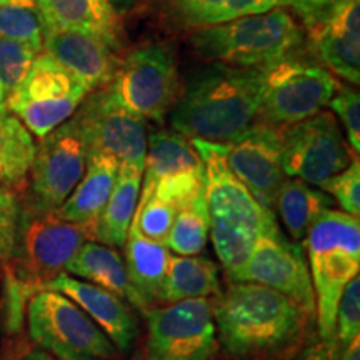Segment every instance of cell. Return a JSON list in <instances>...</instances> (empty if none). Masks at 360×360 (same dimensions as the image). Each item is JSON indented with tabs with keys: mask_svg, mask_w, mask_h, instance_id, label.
<instances>
[{
	"mask_svg": "<svg viewBox=\"0 0 360 360\" xmlns=\"http://www.w3.org/2000/svg\"><path fill=\"white\" fill-rule=\"evenodd\" d=\"M39 53L30 45L0 37V84L6 97L25 79Z\"/></svg>",
	"mask_w": 360,
	"mask_h": 360,
	"instance_id": "cell-33",
	"label": "cell"
},
{
	"mask_svg": "<svg viewBox=\"0 0 360 360\" xmlns=\"http://www.w3.org/2000/svg\"><path fill=\"white\" fill-rule=\"evenodd\" d=\"M89 162V147L74 117L40 139L29 177L30 209L53 212L80 182Z\"/></svg>",
	"mask_w": 360,
	"mask_h": 360,
	"instance_id": "cell-13",
	"label": "cell"
},
{
	"mask_svg": "<svg viewBox=\"0 0 360 360\" xmlns=\"http://www.w3.org/2000/svg\"><path fill=\"white\" fill-rule=\"evenodd\" d=\"M0 37L27 44L37 52L44 49V32L35 4L0 6Z\"/></svg>",
	"mask_w": 360,
	"mask_h": 360,
	"instance_id": "cell-31",
	"label": "cell"
},
{
	"mask_svg": "<svg viewBox=\"0 0 360 360\" xmlns=\"http://www.w3.org/2000/svg\"><path fill=\"white\" fill-rule=\"evenodd\" d=\"M347 146L332 112H319L297 124L282 125V167L285 177L322 187L357 155Z\"/></svg>",
	"mask_w": 360,
	"mask_h": 360,
	"instance_id": "cell-12",
	"label": "cell"
},
{
	"mask_svg": "<svg viewBox=\"0 0 360 360\" xmlns=\"http://www.w3.org/2000/svg\"><path fill=\"white\" fill-rule=\"evenodd\" d=\"M209 242V217L204 192L191 204L180 207L167 237L169 250L175 255H200Z\"/></svg>",
	"mask_w": 360,
	"mask_h": 360,
	"instance_id": "cell-30",
	"label": "cell"
},
{
	"mask_svg": "<svg viewBox=\"0 0 360 360\" xmlns=\"http://www.w3.org/2000/svg\"><path fill=\"white\" fill-rule=\"evenodd\" d=\"M142 175L143 169L120 165L109 200L98 217L87 225L90 240L109 247H124L137 209Z\"/></svg>",
	"mask_w": 360,
	"mask_h": 360,
	"instance_id": "cell-22",
	"label": "cell"
},
{
	"mask_svg": "<svg viewBox=\"0 0 360 360\" xmlns=\"http://www.w3.org/2000/svg\"><path fill=\"white\" fill-rule=\"evenodd\" d=\"M42 32L74 30L94 35L114 51L124 45L122 17L105 0H35Z\"/></svg>",
	"mask_w": 360,
	"mask_h": 360,
	"instance_id": "cell-20",
	"label": "cell"
},
{
	"mask_svg": "<svg viewBox=\"0 0 360 360\" xmlns=\"http://www.w3.org/2000/svg\"><path fill=\"white\" fill-rule=\"evenodd\" d=\"M72 117L84 135L89 154L109 155L119 167H146V120L120 105L109 87L90 90Z\"/></svg>",
	"mask_w": 360,
	"mask_h": 360,
	"instance_id": "cell-14",
	"label": "cell"
},
{
	"mask_svg": "<svg viewBox=\"0 0 360 360\" xmlns=\"http://www.w3.org/2000/svg\"><path fill=\"white\" fill-rule=\"evenodd\" d=\"M27 328L57 360H117L120 352L77 304L53 290H39L27 304Z\"/></svg>",
	"mask_w": 360,
	"mask_h": 360,
	"instance_id": "cell-7",
	"label": "cell"
},
{
	"mask_svg": "<svg viewBox=\"0 0 360 360\" xmlns=\"http://www.w3.org/2000/svg\"><path fill=\"white\" fill-rule=\"evenodd\" d=\"M175 214H177V209L174 205L155 197L154 193H139L132 224L147 238L167 245V237L172 229Z\"/></svg>",
	"mask_w": 360,
	"mask_h": 360,
	"instance_id": "cell-32",
	"label": "cell"
},
{
	"mask_svg": "<svg viewBox=\"0 0 360 360\" xmlns=\"http://www.w3.org/2000/svg\"><path fill=\"white\" fill-rule=\"evenodd\" d=\"M30 360H51V359H49V357H44V355H34V357L30 359Z\"/></svg>",
	"mask_w": 360,
	"mask_h": 360,
	"instance_id": "cell-43",
	"label": "cell"
},
{
	"mask_svg": "<svg viewBox=\"0 0 360 360\" xmlns=\"http://www.w3.org/2000/svg\"><path fill=\"white\" fill-rule=\"evenodd\" d=\"M107 87L129 112L162 124L180 97V75L174 53L159 44L134 49L120 58Z\"/></svg>",
	"mask_w": 360,
	"mask_h": 360,
	"instance_id": "cell-9",
	"label": "cell"
},
{
	"mask_svg": "<svg viewBox=\"0 0 360 360\" xmlns=\"http://www.w3.org/2000/svg\"><path fill=\"white\" fill-rule=\"evenodd\" d=\"M167 2L175 19L197 29L281 7V0H167Z\"/></svg>",
	"mask_w": 360,
	"mask_h": 360,
	"instance_id": "cell-29",
	"label": "cell"
},
{
	"mask_svg": "<svg viewBox=\"0 0 360 360\" xmlns=\"http://www.w3.org/2000/svg\"><path fill=\"white\" fill-rule=\"evenodd\" d=\"M90 240L85 224L60 219L53 212L20 207V224L15 254V281L32 294L65 272L80 247Z\"/></svg>",
	"mask_w": 360,
	"mask_h": 360,
	"instance_id": "cell-6",
	"label": "cell"
},
{
	"mask_svg": "<svg viewBox=\"0 0 360 360\" xmlns=\"http://www.w3.org/2000/svg\"><path fill=\"white\" fill-rule=\"evenodd\" d=\"M197 56L242 69H265L294 56L304 42L299 24L282 7L252 13L192 34Z\"/></svg>",
	"mask_w": 360,
	"mask_h": 360,
	"instance_id": "cell-4",
	"label": "cell"
},
{
	"mask_svg": "<svg viewBox=\"0 0 360 360\" xmlns=\"http://www.w3.org/2000/svg\"><path fill=\"white\" fill-rule=\"evenodd\" d=\"M278 217L295 242L304 240L310 225L326 209L332 207L330 195L312 188L299 179H285L274 202Z\"/></svg>",
	"mask_w": 360,
	"mask_h": 360,
	"instance_id": "cell-28",
	"label": "cell"
},
{
	"mask_svg": "<svg viewBox=\"0 0 360 360\" xmlns=\"http://www.w3.org/2000/svg\"><path fill=\"white\" fill-rule=\"evenodd\" d=\"M262 69L214 62L188 80L170 112V125L188 139L231 143L259 122Z\"/></svg>",
	"mask_w": 360,
	"mask_h": 360,
	"instance_id": "cell-1",
	"label": "cell"
},
{
	"mask_svg": "<svg viewBox=\"0 0 360 360\" xmlns=\"http://www.w3.org/2000/svg\"><path fill=\"white\" fill-rule=\"evenodd\" d=\"M337 200L344 212L354 217L360 215V162L354 159L342 172L330 177L322 186Z\"/></svg>",
	"mask_w": 360,
	"mask_h": 360,
	"instance_id": "cell-35",
	"label": "cell"
},
{
	"mask_svg": "<svg viewBox=\"0 0 360 360\" xmlns=\"http://www.w3.org/2000/svg\"><path fill=\"white\" fill-rule=\"evenodd\" d=\"M312 52L349 84L360 82V0H342L304 24Z\"/></svg>",
	"mask_w": 360,
	"mask_h": 360,
	"instance_id": "cell-17",
	"label": "cell"
},
{
	"mask_svg": "<svg viewBox=\"0 0 360 360\" xmlns=\"http://www.w3.org/2000/svg\"><path fill=\"white\" fill-rule=\"evenodd\" d=\"M117 172L119 164L115 159L103 154H89L85 174L56 214L69 222L92 224L109 200Z\"/></svg>",
	"mask_w": 360,
	"mask_h": 360,
	"instance_id": "cell-23",
	"label": "cell"
},
{
	"mask_svg": "<svg viewBox=\"0 0 360 360\" xmlns=\"http://www.w3.org/2000/svg\"><path fill=\"white\" fill-rule=\"evenodd\" d=\"M342 0H281V7H290L302 22H310L326 13Z\"/></svg>",
	"mask_w": 360,
	"mask_h": 360,
	"instance_id": "cell-38",
	"label": "cell"
},
{
	"mask_svg": "<svg viewBox=\"0 0 360 360\" xmlns=\"http://www.w3.org/2000/svg\"><path fill=\"white\" fill-rule=\"evenodd\" d=\"M107 4H109V6L114 8L115 11V13L119 17H122V15H125V13L127 12H130L132 11V8L137 6V2L139 0H105Z\"/></svg>",
	"mask_w": 360,
	"mask_h": 360,
	"instance_id": "cell-40",
	"label": "cell"
},
{
	"mask_svg": "<svg viewBox=\"0 0 360 360\" xmlns=\"http://www.w3.org/2000/svg\"><path fill=\"white\" fill-rule=\"evenodd\" d=\"M229 281L269 287L292 300L307 317L315 314L314 285L304 247L287 240L278 225L255 240L244 265Z\"/></svg>",
	"mask_w": 360,
	"mask_h": 360,
	"instance_id": "cell-15",
	"label": "cell"
},
{
	"mask_svg": "<svg viewBox=\"0 0 360 360\" xmlns=\"http://www.w3.org/2000/svg\"><path fill=\"white\" fill-rule=\"evenodd\" d=\"M6 92H4L2 89V84H0V120L4 119V117L8 115V110H7V103H6Z\"/></svg>",
	"mask_w": 360,
	"mask_h": 360,
	"instance_id": "cell-41",
	"label": "cell"
},
{
	"mask_svg": "<svg viewBox=\"0 0 360 360\" xmlns=\"http://www.w3.org/2000/svg\"><path fill=\"white\" fill-rule=\"evenodd\" d=\"M219 265L202 255H170L164 283V305L220 295Z\"/></svg>",
	"mask_w": 360,
	"mask_h": 360,
	"instance_id": "cell-26",
	"label": "cell"
},
{
	"mask_svg": "<svg viewBox=\"0 0 360 360\" xmlns=\"http://www.w3.org/2000/svg\"><path fill=\"white\" fill-rule=\"evenodd\" d=\"M204 175V165L192 141L175 130H155L147 135L143 182Z\"/></svg>",
	"mask_w": 360,
	"mask_h": 360,
	"instance_id": "cell-25",
	"label": "cell"
},
{
	"mask_svg": "<svg viewBox=\"0 0 360 360\" xmlns=\"http://www.w3.org/2000/svg\"><path fill=\"white\" fill-rule=\"evenodd\" d=\"M40 290H53L77 304L109 337L120 355L130 352L139 337V319L124 299L90 282L60 274Z\"/></svg>",
	"mask_w": 360,
	"mask_h": 360,
	"instance_id": "cell-18",
	"label": "cell"
},
{
	"mask_svg": "<svg viewBox=\"0 0 360 360\" xmlns=\"http://www.w3.org/2000/svg\"><path fill=\"white\" fill-rule=\"evenodd\" d=\"M42 52L49 53L89 90L107 87L120 62L117 51L109 44L74 30L44 34Z\"/></svg>",
	"mask_w": 360,
	"mask_h": 360,
	"instance_id": "cell-19",
	"label": "cell"
},
{
	"mask_svg": "<svg viewBox=\"0 0 360 360\" xmlns=\"http://www.w3.org/2000/svg\"><path fill=\"white\" fill-rule=\"evenodd\" d=\"M191 141L204 165L209 237L225 274L231 277L244 265L255 240L276 227V214L255 200L233 175L225 159V143Z\"/></svg>",
	"mask_w": 360,
	"mask_h": 360,
	"instance_id": "cell-2",
	"label": "cell"
},
{
	"mask_svg": "<svg viewBox=\"0 0 360 360\" xmlns=\"http://www.w3.org/2000/svg\"><path fill=\"white\" fill-rule=\"evenodd\" d=\"M215 332L222 347L236 357L272 354L302 334L307 315L269 287L231 282L212 300Z\"/></svg>",
	"mask_w": 360,
	"mask_h": 360,
	"instance_id": "cell-3",
	"label": "cell"
},
{
	"mask_svg": "<svg viewBox=\"0 0 360 360\" xmlns=\"http://www.w3.org/2000/svg\"><path fill=\"white\" fill-rule=\"evenodd\" d=\"M67 272L119 295L143 314V305L129 282L122 255L114 247L87 240L67 265Z\"/></svg>",
	"mask_w": 360,
	"mask_h": 360,
	"instance_id": "cell-24",
	"label": "cell"
},
{
	"mask_svg": "<svg viewBox=\"0 0 360 360\" xmlns=\"http://www.w3.org/2000/svg\"><path fill=\"white\" fill-rule=\"evenodd\" d=\"M142 360H210L217 350L212 302L188 299L147 310Z\"/></svg>",
	"mask_w": 360,
	"mask_h": 360,
	"instance_id": "cell-11",
	"label": "cell"
},
{
	"mask_svg": "<svg viewBox=\"0 0 360 360\" xmlns=\"http://www.w3.org/2000/svg\"><path fill=\"white\" fill-rule=\"evenodd\" d=\"M125 269L129 282L147 310L164 305V283L169 269V247L150 240L130 224L125 238Z\"/></svg>",
	"mask_w": 360,
	"mask_h": 360,
	"instance_id": "cell-21",
	"label": "cell"
},
{
	"mask_svg": "<svg viewBox=\"0 0 360 360\" xmlns=\"http://www.w3.org/2000/svg\"><path fill=\"white\" fill-rule=\"evenodd\" d=\"M259 120L290 125L319 114L334 97L339 82L326 67L297 53L265 67Z\"/></svg>",
	"mask_w": 360,
	"mask_h": 360,
	"instance_id": "cell-10",
	"label": "cell"
},
{
	"mask_svg": "<svg viewBox=\"0 0 360 360\" xmlns=\"http://www.w3.org/2000/svg\"><path fill=\"white\" fill-rule=\"evenodd\" d=\"M6 4H35V0H0V6Z\"/></svg>",
	"mask_w": 360,
	"mask_h": 360,
	"instance_id": "cell-42",
	"label": "cell"
},
{
	"mask_svg": "<svg viewBox=\"0 0 360 360\" xmlns=\"http://www.w3.org/2000/svg\"><path fill=\"white\" fill-rule=\"evenodd\" d=\"M90 90L49 53L40 52L25 79L8 94L7 110L42 139L77 112Z\"/></svg>",
	"mask_w": 360,
	"mask_h": 360,
	"instance_id": "cell-8",
	"label": "cell"
},
{
	"mask_svg": "<svg viewBox=\"0 0 360 360\" xmlns=\"http://www.w3.org/2000/svg\"><path fill=\"white\" fill-rule=\"evenodd\" d=\"M304 245L309 255L319 334L332 347L340 295L360 272L359 217L326 209L310 225Z\"/></svg>",
	"mask_w": 360,
	"mask_h": 360,
	"instance_id": "cell-5",
	"label": "cell"
},
{
	"mask_svg": "<svg viewBox=\"0 0 360 360\" xmlns=\"http://www.w3.org/2000/svg\"><path fill=\"white\" fill-rule=\"evenodd\" d=\"M225 159L255 200L274 210L278 188L287 179L282 167V125L259 120L237 141L225 143Z\"/></svg>",
	"mask_w": 360,
	"mask_h": 360,
	"instance_id": "cell-16",
	"label": "cell"
},
{
	"mask_svg": "<svg viewBox=\"0 0 360 360\" xmlns=\"http://www.w3.org/2000/svg\"><path fill=\"white\" fill-rule=\"evenodd\" d=\"M34 135L15 115L0 120V184L15 193L27 192L35 157Z\"/></svg>",
	"mask_w": 360,
	"mask_h": 360,
	"instance_id": "cell-27",
	"label": "cell"
},
{
	"mask_svg": "<svg viewBox=\"0 0 360 360\" xmlns=\"http://www.w3.org/2000/svg\"><path fill=\"white\" fill-rule=\"evenodd\" d=\"M330 107L339 117L345 132H347L349 146L359 155L360 150V96L359 90L352 85L339 84L334 97L330 98Z\"/></svg>",
	"mask_w": 360,
	"mask_h": 360,
	"instance_id": "cell-36",
	"label": "cell"
},
{
	"mask_svg": "<svg viewBox=\"0 0 360 360\" xmlns=\"http://www.w3.org/2000/svg\"><path fill=\"white\" fill-rule=\"evenodd\" d=\"M360 337V277H354L342 292L335 314V334L332 347L345 349Z\"/></svg>",
	"mask_w": 360,
	"mask_h": 360,
	"instance_id": "cell-34",
	"label": "cell"
},
{
	"mask_svg": "<svg viewBox=\"0 0 360 360\" xmlns=\"http://www.w3.org/2000/svg\"><path fill=\"white\" fill-rule=\"evenodd\" d=\"M20 224V202L17 193L0 184V262H11L15 254Z\"/></svg>",
	"mask_w": 360,
	"mask_h": 360,
	"instance_id": "cell-37",
	"label": "cell"
},
{
	"mask_svg": "<svg viewBox=\"0 0 360 360\" xmlns=\"http://www.w3.org/2000/svg\"><path fill=\"white\" fill-rule=\"evenodd\" d=\"M337 360H360V337L350 342L345 349L337 350Z\"/></svg>",
	"mask_w": 360,
	"mask_h": 360,
	"instance_id": "cell-39",
	"label": "cell"
}]
</instances>
